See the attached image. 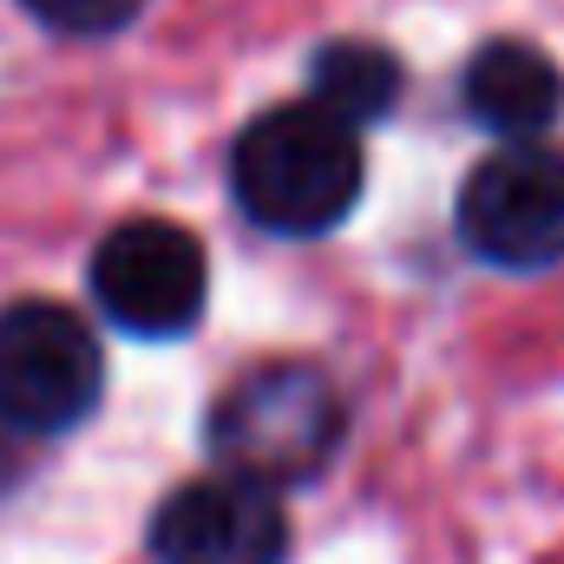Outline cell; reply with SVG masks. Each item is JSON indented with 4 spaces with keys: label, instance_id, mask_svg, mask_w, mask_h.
Instances as JSON below:
<instances>
[{
    "label": "cell",
    "instance_id": "1",
    "mask_svg": "<svg viewBox=\"0 0 564 564\" xmlns=\"http://www.w3.org/2000/svg\"><path fill=\"white\" fill-rule=\"evenodd\" d=\"M230 197L270 237H322L361 204V126L322 99L276 106L230 144Z\"/></svg>",
    "mask_w": 564,
    "mask_h": 564
},
{
    "label": "cell",
    "instance_id": "2",
    "mask_svg": "<svg viewBox=\"0 0 564 564\" xmlns=\"http://www.w3.org/2000/svg\"><path fill=\"white\" fill-rule=\"evenodd\" d=\"M341 433H348V408L335 381L308 361L250 368L210 408V453L230 473H250L276 492L328 473V459L341 453Z\"/></svg>",
    "mask_w": 564,
    "mask_h": 564
},
{
    "label": "cell",
    "instance_id": "3",
    "mask_svg": "<svg viewBox=\"0 0 564 564\" xmlns=\"http://www.w3.org/2000/svg\"><path fill=\"white\" fill-rule=\"evenodd\" d=\"M106 394L99 335L59 302L0 308V426L46 440L79 426Z\"/></svg>",
    "mask_w": 564,
    "mask_h": 564
},
{
    "label": "cell",
    "instance_id": "4",
    "mask_svg": "<svg viewBox=\"0 0 564 564\" xmlns=\"http://www.w3.org/2000/svg\"><path fill=\"white\" fill-rule=\"evenodd\" d=\"M459 243L512 276L564 263V151L545 139L479 158L459 184Z\"/></svg>",
    "mask_w": 564,
    "mask_h": 564
},
{
    "label": "cell",
    "instance_id": "5",
    "mask_svg": "<svg viewBox=\"0 0 564 564\" xmlns=\"http://www.w3.org/2000/svg\"><path fill=\"white\" fill-rule=\"evenodd\" d=\"M93 302L112 328L139 341H177L204 322L210 302V257L204 243L171 217L112 224L93 250Z\"/></svg>",
    "mask_w": 564,
    "mask_h": 564
},
{
    "label": "cell",
    "instance_id": "6",
    "mask_svg": "<svg viewBox=\"0 0 564 564\" xmlns=\"http://www.w3.org/2000/svg\"><path fill=\"white\" fill-rule=\"evenodd\" d=\"M289 512L276 486L250 473H217L177 486L151 519V564H282Z\"/></svg>",
    "mask_w": 564,
    "mask_h": 564
},
{
    "label": "cell",
    "instance_id": "7",
    "mask_svg": "<svg viewBox=\"0 0 564 564\" xmlns=\"http://www.w3.org/2000/svg\"><path fill=\"white\" fill-rule=\"evenodd\" d=\"M459 106L479 132L506 144L545 139L564 119V73L532 40H486L459 73Z\"/></svg>",
    "mask_w": 564,
    "mask_h": 564
},
{
    "label": "cell",
    "instance_id": "8",
    "mask_svg": "<svg viewBox=\"0 0 564 564\" xmlns=\"http://www.w3.org/2000/svg\"><path fill=\"white\" fill-rule=\"evenodd\" d=\"M401 86H408L401 59H394L388 46H375V40H328V46H315V59H308V99H322V106L341 112L348 126L388 119V112L401 106Z\"/></svg>",
    "mask_w": 564,
    "mask_h": 564
},
{
    "label": "cell",
    "instance_id": "9",
    "mask_svg": "<svg viewBox=\"0 0 564 564\" xmlns=\"http://www.w3.org/2000/svg\"><path fill=\"white\" fill-rule=\"evenodd\" d=\"M46 33H73V40H106L126 33L144 13V0H20Z\"/></svg>",
    "mask_w": 564,
    "mask_h": 564
}]
</instances>
